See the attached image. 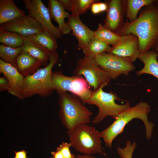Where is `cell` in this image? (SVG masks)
Wrapping results in <instances>:
<instances>
[{"mask_svg": "<svg viewBox=\"0 0 158 158\" xmlns=\"http://www.w3.org/2000/svg\"><path fill=\"white\" fill-rule=\"evenodd\" d=\"M156 1L145 6L133 22H124L116 33L120 36L128 34L136 36L140 54L151 50L158 43V6Z\"/></svg>", "mask_w": 158, "mask_h": 158, "instance_id": "1", "label": "cell"}, {"mask_svg": "<svg viewBox=\"0 0 158 158\" xmlns=\"http://www.w3.org/2000/svg\"><path fill=\"white\" fill-rule=\"evenodd\" d=\"M150 110V107L147 103L140 102L119 114L110 125L100 132L105 146L111 148L114 140L123 131L128 123L136 118L143 122L146 128V137L149 140L152 136L154 126V124L149 122L148 119V114Z\"/></svg>", "mask_w": 158, "mask_h": 158, "instance_id": "2", "label": "cell"}, {"mask_svg": "<svg viewBox=\"0 0 158 158\" xmlns=\"http://www.w3.org/2000/svg\"><path fill=\"white\" fill-rule=\"evenodd\" d=\"M58 60L56 51L51 53L49 62L45 67L38 69L32 74L24 77L22 99L35 95L43 97L52 95L55 89L52 81L51 71Z\"/></svg>", "mask_w": 158, "mask_h": 158, "instance_id": "3", "label": "cell"}, {"mask_svg": "<svg viewBox=\"0 0 158 158\" xmlns=\"http://www.w3.org/2000/svg\"><path fill=\"white\" fill-rule=\"evenodd\" d=\"M58 95L59 117L68 131L79 124L90 122L92 112L78 98L67 92Z\"/></svg>", "mask_w": 158, "mask_h": 158, "instance_id": "4", "label": "cell"}, {"mask_svg": "<svg viewBox=\"0 0 158 158\" xmlns=\"http://www.w3.org/2000/svg\"><path fill=\"white\" fill-rule=\"evenodd\" d=\"M67 133L71 147L77 152L83 154H104L100 132L94 127L81 123Z\"/></svg>", "mask_w": 158, "mask_h": 158, "instance_id": "5", "label": "cell"}, {"mask_svg": "<svg viewBox=\"0 0 158 158\" xmlns=\"http://www.w3.org/2000/svg\"><path fill=\"white\" fill-rule=\"evenodd\" d=\"M107 85H104L93 91L88 104L95 105L99 109L98 114L92 121L94 124L99 123L107 116L115 119L119 114L130 107L128 102L123 104H116L115 101L122 100L111 91L109 92L104 91L103 88Z\"/></svg>", "mask_w": 158, "mask_h": 158, "instance_id": "6", "label": "cell"}, {"mask_svg": "<svg viewBox=\"0 0 158 158\" xmlns=\"http://www.w3.org/2000/svg\"><path fill=\"white\" fill-rule=\"evenodd\" d=\"M53 84L58 94L70 92L78 97L83 104H88L93 91L87 82L80 75L67 76L61 71L52 72Z\"/></svg>", "mask_w": 158, "mask_h": 158, "instance_id": "7", "label": "cell"}, {"mask_svg": "<svg viewBox=\"0 0 158 158\" xmlns=\"http://www.w3.org/2000/svg\"><path fill=\"white\" fill-rule=\"evenodd\" d=\"M73 73L74 75H83L93 91L104 85H107L111 79L109 75L100 68L94 59L85 56L78 60Z\"/></svg>", "mask_w": 158, "mask_h": 158, "instance_id": "8", "label": "cell"}, {"mask_svg": "<svg viewBox=\"0 0 158 158\" xmlns=\"http://www.w3.org/2000/svg\"><path fill=\"white\" fill-rule=\"evenodd\" d=\"M100 68L115 80L121 75H128L135 69L130 59L105 52L94 59Z\"/></svg>", "mask_w": 158, "mask_h": 158, "instance_id": "9", "label": "cell"}, {"mask_svg": "<svg viewBox=\"0 0 158 158\" xmlns=\"http://www.w3.org/2000/svg\"><path fill=\"white\" fill-rule=\"evenodd\" d=\"M28 15L35 18L45 30L56 39L61 38L63 34L58 28L52 23L49 10L41 0H23Z\"/></svg>", "mask_w": 158, "mask_h": 158, "instance_id": "10", "label": "cell"}, {"mask_svg": "<svg viewBox=\"0 0 158 158\" xmlns=\"http://www.w3.org/2000/svg\"><path fill=\"white\" fill-rule=\"evenodd\" d=\"M0 30L16 32L25 38L45 30L36 19L28 15L18 17L0 25Z\"/></svg>", "mask_w": 158, "mask_h": 158, "instance_id": "11", "label": "cell"}, {"mask_svg": "<svg viewBox=\"0 0 158 158\" xmlns=\"http://www.w3.org/2000/svg\"><path fill=\"white\" fill-rule=\"evenodd\" d=\"M0 72L8 81V92L18 98L22 99L25 77L17 68L1 59H0Z\"/></svg>", "mask_w": 158, "mask_h": 158, "instance_id": "12", "label": "cell"}, {"mask_svg": "<svg viewBox=\"0 0 158 158\" xmlns=\"http://www.w3.org/2000/svg\"><path fill=\"white\" fill-rule=\"evenodd\" d=\"M126 2L121 0H111L107 3V9L103 25L116 33L124 23L123 18L126 10Z\"/></svg>", "mask_w": 158, "mask_h": 158, "instance_id": "13", "label": "cell"}, {"mask_svg": "<svg viewBox=\"0 0 158 158\" xmlns=\"http://www.w3.org/2000/svg\"><path fill=\"white\" fill-rule=\"evenodd\" d=\"M109 53L129 58L132 62H134L140 54L138 37L132 34L121 36L118 41L112 46Z\"/></svg>", "mask_w": 158, "mask_h": 158, "instance_id": "14", "label": "cell"}, {"mask_svg": "<svg viewBox=\"0 0 158 158\" xmlns=\"http://www.w3.org/2000/svg\"><path fill=\"white\" fill-rule=\"evenodd\" d=\"M70 28L71 35L74 36L78 41V47L82 49L85 48L94 37L95 31L85 25L79 16L70 15L66 22Z\"/></svg>", "mask_w": 158, "mask_h": 158, "instance_id": "15", "label": "cell"}, {"mask_svg": "<svg viewBox=\"0 0 158 158\" xmlns=\"http://www.w3.org/2000/svg\"><path fill=\"white\" fill-rule=\"evenodd\" d=\"M48 8L50 18L57 23L60 31L63 34H68L71 32L68 25L65 22V18H68L70 15L65 11L59 0H49L48 2Z\"/></svg>", "mask_w": 158, "mask_h": 158, "instance_id": "16", "label": "cell"}, {"mask_svg": "<svg viewBox=\"0 0 158 158\" xmlns=\"http://www.w3.org/2000/svg\"><path fill=\"white\" fill-rule=\"evenodd\" d=\"M158 54L155 50L151 49L140 54L138 58L144 64L143 68L135 72L140 75L144 74L152 75L158 79Z\"/></svg>", "mask_w": 158, "mask_h": 158, "instance_id": "17", "label": "cell"}, {"mask_svg": "<svg viewBox=\"0 0 158 158\" xmlns=\"http://www.w3.org/2000/svg\"><path fill=\"white\" fill-rule=\"evenodd\" d=\"M23 47V51L40 61L42 66L48 64L51 52L37 43L25 38Z\"/></svg>", "mask_w": 158, "mask_h": 158, "instance_id": "18", "label": "cell"}, {"mask_svg": "<svg viewBox=\"0 0 158 158\" xmlns=\"http://www.w3.org/2000/svg\"><path fill=\"white\" fill-rule=\"evenodd\" d=\"M17 64L18 71L24 77L32 74L42 66L40 61L23 51L17 57Z\"/></svg>", "mask_w": 158, "mask_h": 158, "instance_id": "19", "label": "cell"}, {"mask_svg": "<svg viewBox=\"0 0 158 158\" xmlns=\"http://www.w3.org/2000/svg\"><path fill=\"white\" fill-rule=\"evenodd\" d=\"M25 15L24 11L18 8L13 0H0V25Z\"/></svg>", "mask_w": 158, "mask_h": 158, "instance_id": "20", "label": "cell"}, {"mask_svg": "<svg viewBox=\"0 0 158 158\" xmlns=\"http://www.w3.org/2000/svg\"><path fill=\"white\" fill-rule=\"evenodd\" d=\"M26 38L37 43L51 53L56 51L58 48L56 39L46 30L29 35Z\"/></svg>", "mask_w": 158, "mask_h": 158, "instance_id": "21", "label": "cell"}, {"mask_svg": "<svg viewBox=\"0 0 158 158\" xmlns=\"http://www.w3.org/2000/svg\"><path fill=\"white\" fill-rule=\"evenodd\" d=\"M111 49V47L109 45L94 36L87 45L82 50L85 56L94 59L102 53L109 52Z\"/></svg>", "mask_w": 158, "mask_h": 158, "instance_id": "22", "label": "cell"}, {"mask_svg": "<svg viewBox=\"0 0 158 158\" xmlns=\"http://www.w3.org/2000/svg\"><path fill=\"white\" fill-rule=\"evenodd\" d=\"M154 0H128L127 1L126 16L129 22H132L137 18L139 11L143 6L154 2Z\"/></svg>", "mask_w": 158, "mask_h": 158, "instance_id": "23", "label": "cell"}, {"mask_svg": "<svg viewBox=\"0 0 158 158\" xmlns=\"http://www.w3.org/2000/svg\"><path fill=\"white\" fill-rule=\"evenodd\" d=\"M25 38L19 34L0 30V42L13 48L23 46Z\"/></svg>", "mask_w": 158, "mask_h": 158, "instance_id": "24", "label": "cell"}, {"mask_svg": "<svg viewBox=\"0 0 158 158\" xmlns=\"http://www.w3.org/2000/svg\"><path fill=\"white\" fill-rule=\"evenodd\" d=\"M94 36L108 44L112 46L118 42L121 37L104 27L100 23L99 24L97 29L95 31Z\"/></svg>", "mask_w": 158, "mask_h": 158, "instance_id": "25", "label": "cell"}, {"mask_svg": "<svg viewBox=\"0 0 158 158\" xmlns=\"http://www.w3.org/2000/svg\"><path fill=\"white\" fill-rule=\"evenodd\" d=\"M23 50V46L15 48L1 44L0 45V57L3 61L17 68V59Z\"/></svg>", "mask_w": 158, "mask_h": 158, "instance_id": "26", "label": "cell"}, {"mask_svg": "<svg viewBox=\"0 0 158 158\" xmlns=\"http://www.w3.org/2000/svg\"><path fill=\"white\" fill-rule=\"evenodd\" d=\"M99 1L98 0H70L71 15L79 16L91 8L93 4Z\"/></svg>", "mask_w": 158, "mask_h": 158, "instance_id": "27", "label": "cell"}, {"mask_svg": "<svg viewBox=\"0 0 158 158\" xmlns=\"http://www.w3.org/2000/svg\"><path fill=\"white\" fill-rule=\"evenodd\" d=\"M136 145V142H133L132 143L130 141L128 140L125 147L124 148L118 147L116 150L121 158H132L133 152Z\"/></svg>", "mask_w": 158, "mask_h": 158, "instance_id": "28", "label": "cell"}, {"mask_svg": "<svg viewBox=\"0 0 158 158\" xmlns=\"http://www.w3.org/2000/svg\"><path fill=\"white\" fill-rule=\"evenodd\" d=\"M71 147V145L70 142H63L56 149L61 152L64 158H74L75 155L72 154L70 150Z\"/></svg>", "mask_w": 158, "mask_h": 158, "instance_id": "29", "label": "cell"}, {"mask_svg": "<svg viewBox=\"0 0 158 158\" xmlns=\"http://www.w3.org/2000/svg\"><path fill=\"white\" fill-rule=\"evenodd\" d=\"M107 3L97 2L93 4L91 8V11L94 14H98L107 11Z\"/></svg>", "mask_w": 158, "mask_h": 158, "instance_id": "30", "label": "cell"}, {"mask_svg": "<svg viewBox=\"0 0 158 158\" xmlns=\"http://www.w3.org/2000/svg\"><path fill=\"white\" fill-rule=\"evenodd\" d=\"M8 81L4 76L0 78V90L3 91L7 90L8 89Z\"/></svg>", "mask_w": 158, "mask_h": 158, "instance_id": "31", "label": "cell"}, {"mask_svg": "<svg viewBox=\"0 0 158 158\" xmlns=\"http://www.w3.org/2000/svg\"><path fill=\"white\" fill-rule=\"evenodd\" d=\"M62 6L65 9L68 11H71L70 4V0H59Z\"/></svg>", "mask_w": 158, "mask_h": 158, "instance_id": "32", "label": "cell"}, {"mask_svg": "<svg viewBox=\"0 0 158 158\" xmlns=\"http://www.w3.org/2000/svg\"><path fill=\"white\" fill-rule=\"evenodd\" d=\"M15 157L17 158H28L27 152L24 150L18 151H14Z\"/></svg>", "mask_w": 158, "mask_h": 158, "instance_id": "33", "label": "cell"}, {"mask_svg": "<svg viewBox=\"0 0 158 158\" xmlns=\"http://www.w3.org/2000/svg\"><path fill=\"white\" fill-rule=\"evenodd\" d=\"M51 157L50 158H64L62 153L56 149L55 151L51 152Z\"/></svg>", "mask_w": 158, "mask_h": 158, "instance_id": "34", "label": "cell"}, {"mask_svg": "<svg viewBox=\"0 0 158 158\" xmlns=\"http://www.w3.org/2000/svg\"><path fill=\"white\" fill-rule=\"evenodd\" d=\"M74 158H96L94 156L91 155L78 154L75 156Z\"/></svg>", "mask_w": 158, "mask_h": 158, "instance_id": "35", "label": "cell"}, {"mask_svg": "<svg viewBox=\"0 0 158 158\" xmlns=\"http://www.w3.org/2000/svg\"><path fill=\"white\" fill-rule=\"evenodd\" d=\"M154 48L155 49V50L156 51L158 54L157 59L158 61V43L156 45Z\"/></svg>", "mask_w": 158, "mask_h": 158, "instance_id": "36", "label": "cell"}, {"mask_svg": "<svg viewBox=\"0 0 158 158\" xmlns=\"http://www.w3.org/2000/svg\"><path fill=\"white\" fill-rule=\"evenodd\" d=\"M156 4L157 6H158V1H156Z\"/></svg>", "mask_w": 158, "mask_h": 158, "instance_id": "37", "label": "cell"}, {"mask_svg": "<svg viewBox=\"0 0 158 158\" xmlns=\"http://www.w3.org/2000/svg\"><path fill=\"white\" fill-rule=\"evenodd\" d=\"M16 158V157H14V158Z\"/></svg>", "mask_w": 158, "mask_h": 158, "instance_id": "38", "label": "cell"}]
</instances>
